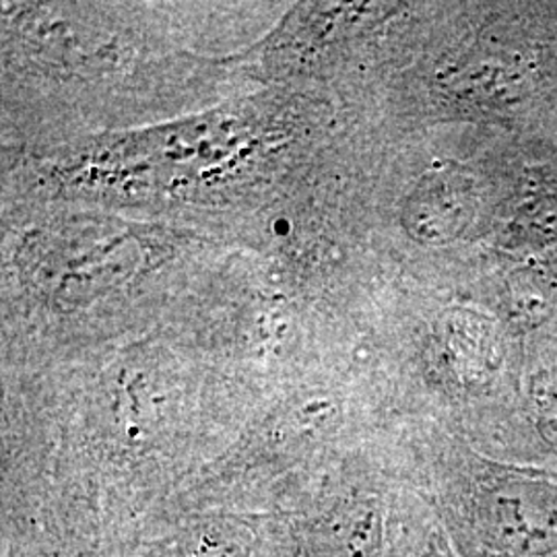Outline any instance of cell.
<instances>
[{
	"label": "cell",
	"instance_id": "cell-1",
	"mask_svg": "<svg viewBox=\"0 0 557 557\" xmlns=\"http://www.w3.org/2000/svg\"><path fill=\"white\" fill-rule=\"evenodd\" d=\"M386 504L354 481L322 479L277 522L285 557H384Z\"/></svg>",
	"mask_w": 557,
	"mask_h": 557
},
{
	"label": "cell",
	"instance_id": "cell-2",
	"mask_svg": "<svg viewBox=\"0 0 557 557\" xmlns=\"http://www.w3.org/2000/svg\"><path fill=\"white\" fill-rule=\"evenodd\" d=\"M126 557H285L271 515L170 510L143 527Z\"/></svg>",
	"mask_w": 557,
	"mask_h": 557
},
{
	"label": "cell",
	"instance_id": "cell-3",
	"mask_svg": "<svg viewBox=\"0 0 557 557\" xmlns=\"http://www.w3.org/2000/svg\"><path fill=\"white\" fill-rule=\"evenodd\" d=\"M409 557H450L444 543L440 541L438 533H430L423 543L416 545L409 554Z\"/></svg>",
	"mask_w": 557,
	"mask_h": 557
}]
</instances>
